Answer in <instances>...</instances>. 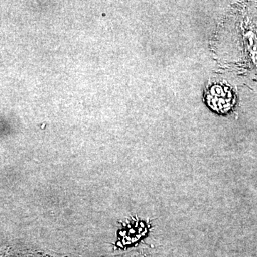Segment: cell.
<instances>
[{
	"label": "cell",
	"mask_w": 257,
	"mask_h": 257,
	"mask_svg": "<svg viewBox=\"0 0 257 257\" xmlns=\"http://www.w3.org/2000/svg\"><path fill=\"white\" fill-rule=\"evenodd\" d=\"M207 104L218 113L228 112L235 104V96L232 90L224 84H214L209 88L206 94Z\"/></svg>",
	"instance_id": "1"
}]
</instances>
